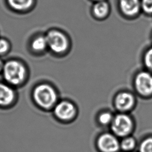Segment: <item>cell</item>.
Instances as JSON below:
<instances>
[{"label": "cell", "instance_id": "6da1fadb", "mask_svg": "<svg viewBox=\"0 0 152 152\" xmlns=\"http://www.w3.org/2000/svg\"><path fill=\"white\" fill-rule=\"evenodd\" d=\"M33 99L40 107L49 109L55 106L58 101V94L50 85L43 83L37 85L33 90Z\"/></svg>", "mask_w": 152, "mask_h": 152}, {"label": "cell", "instance_id": "7a4b0ae2", "mask_svg": "<svg viewBox=\"0 0 152 152\" xmlns=\"http://www.w3.org/2000/svg\"><path fill=\"white\" fill-rule=\"evenodd\" d=\"M132 86L135 94L141 98H151L152 72L144 68L138 70L134 75Z\"/></svg>", "mask_w": 152, "mask_h": 152}, {"label": "cell", "instance_id": "3957f363", "mask_svg": "<svg viewBox=\"0 0 152 152\" xmlns=\"http://www.w3.org/2000/svg\"><path fill=\"white\" fill-rule=\"evenodd\" d=\"M2 74L5 80L10 84L17 86L26 77V69L24 65L16 60H10L4 65Z\"/></svg>", "mask_w": 152, "mask_h": 152}, {"label": "cell", "instance_id": "277c9868", "mask_svg": "<svg viewBox=\"0 0 152 152\" xmlns=\"http://www.w3.org/2000/svg\"><path fill=\"white\" fill-rule=\"evenodd\" d=\"M48 47L55 53L62 55L68 52L70 48L68 37L62 31L56 29L49 30L45 35Z\"/></svg>", "mask_w": 152, "mask_h": 152}, {"label": "cell", "instance_id": "5b68a950", "mask_svg": "<svg viewBox=\"0 0 152 152\" xmlns=\"http://www.w3.org/2000/svg\"><path fill=\"white\" fill-rule=\"evenodd\" d=\"M135 94L132 91L122 90L118 91L113 96V105L118 112L128 113L134 109L137 104Z\"/></svg>", "mask_w": 152, "mask_h": 152}, {"label": "cell", "instance_id": "8992f818", "mask_svg": "<svg viewBox=\"0 0 152 152\" xmlns=\"http://www.w3.org/2000/svg\"><path fill=\"white\" fill-rule=\"evenodd\" d=\"M111 129L115 135L119 137L128 135L133 126V121L128 113L118 112L114 115L110 124Z\"/></svg>", "mask_w": 152, "mask_h": 152}, {"label": "cell", "instance_id": "52a82bcc", "mask_svg": "<svg viewBox=\"0 0 152 152\" xmlns=\"http://www.w3.org/2000/svg\"><path fill=\"white\" fill-rule=\"evenodd\" d=\"M53 107V112L55 116L62 121L72 120L77 112V108L75 104L72 102L67 100L57 102Z\"/></svg>", "mask_w": 152, "mask_h": 152}, {"label": "cell", "instance_id": "ba28073f", "mask_svg": "<svg viewBox=\"0 0 152 152\" xmlns=\"http://www.w3.org/2000/svg\"><path fill=\"white\" fill-rule=\"evenodd\" d=\"M118 9L123 17L134 20L141 12V0H118Z\"/></svg>", "mask_w": 152, "mask_h": 152}, {"label": "cell", "instance_id": "9c48e42d", "mask_svg": "<svg viewBox=\"0 0 152 152\" xmlns=\"http://www.w3.org/2000/svg\"><path fill=\"white\" fill-rule=\"evenodd\" d=\"M97 145L103 152H116L120 147V144L116 137L109 133L103 134L99 138Z\"/></svg>", "mask_w": 152, "mask_h": 152}, {"label": "cell", "instance_id": "30bf717a", "mask_svg": "<svg viewBox=\"0 0 152 152\" xmlns=\"http://www.w3.org/2000/svg\"><path fill=\"white\" fill-rule=\"evenodd\" d=\"M110 6L106 0L94 2L91 8L92 17L98 21L106 20L110 15Z\"/></svg>", "mask_w": 152, "mask_h": 152}, {"label": "cell", "instance_id": "8fae6325", "mask_svg": "<svg viewBox=\"0 0 152 152\" xmlns=\"http://www.w3.org/2000/svg\"><path fill=\"white\" fill-rule=\"evenodd\" d=\"M14 99L15 92L13 88L8 84L0 83V106H8Z\"/></svg>", "mask_w": 152, "mask_h": 152}, {"label": "cell", "instance_id": "7c38bea8", "mask_svg": "<svg viewBox=\"0 0 152 152\" xmlns=\"http://www.w3.org/2000/svg\"><path fill=\"white\" fill-rule=\"evenodd\" d=\"M7 1L11 8L20 11L29 9L34 2V0H7Z\"/></svg>", "mask_w": 152, "mask_h": 152}, {"label": "cell", "instance_id": "4fadbf2b", "mask_svg": "<svg viewBox=\"0 0 152 152\" xmlns=\"http://www.w3.org/2000/svg\"><path fill=\"white\" fill-rule=\"evenodd\" d=\"M31 48L36 52H42L48 48L47 40L45 36H38L31 42Z\"/></svg>", "mask_w": 152, "mask_h": 152}, {"label": "cell", "instance_id": "5bb4252c", "mask_svg": "<svg viewBox=\"0 0 152 152\" xmlns=\"http://www.w3.org/2000/svg\"><path fill=\"white\" fill-rule=\"evenodd\" d=\"M142 62L144 69L152 72V46L144 50L142 55Z\"/></svg>", "mask_w": 152, "mask_h": 152}, {"label": "cell", "instance_id": "9a60e30c", "mask_svg": "<svg viewBox=\"0 0 152 152\" xmlns=\"http://www.w3.org/2000/svg\"><path fill=\"white\" fill-rule=\"evenodd\" d=\"M114 115L109 110L101 111L97 116V121L100 124L102 125H110L112 123Z\"/></svg>", "mask_w": 152, "mask_h": 152}, {"label": "cell", "instance_id": "2e32d148", "mask_svg": "<svg viewBox=\"0 0 152 152\" xmlns=\"http://www.w3.org/2000/svg\"><path fill=\"white\" fill-rule=\"evenodd\" d=\"M135 140L132 137H126L120 144V147L124 151H130L135 146Z\"/></svg>", "mask_w": 152, "mask_h": 152}, {"label": "cell", "instance_id": "e0dca14e", "mask_svg": "<svg viewBox=\"0 0 152 152\" xmlns=\"http://www.w3.org/2000/svg\"><path fill=\"white\" fill-rule=\"evenodd\" d=\"M141 12L146 15H152V0H141Z\"/></svg>", "mask_w": 152, "mask_h": 152}, {"label": "cell", "instance_id": "ac0fdd59", "mask_svg": "<svg viewBox=\"0 0 152 152\" xmlns=\"http://www.w3.org/2000/svg\"><path fill=\"white\" fill-rule=\"evenodd\" d=\"M140 152H152V138H148L141 142Z\"/></svg>", "mask_w": 152, "mask_h": 152}, {"label": "cell", "instance_id": "d6986e66", "mask_svg": "<svg viewBox=\"0 0 152 152\" xmlns=\"http://www.w3.org/2000/svg\"><path fill=\"white\" fill-rule=\"evenodd\" d=\"M10 49V44L5 39H0V55L5 54Z\"/></svg>", "mask_w": 152, "mask_h": 152}, {"label": "cell", "instance_id": "ffe728a7", "mask_svg": "<svg viewBox=\"0 0 152 152\" xmlns=\"http://www.w3.org/2000/svg\"><path fill=\"white\" fill-rule=\"evenodd\" d=\"M4 64L3 63L2 61L0 59V72L1 71H2V69H3V67H4Z\"/></svg>", "mask_w": 152, "mask_h": 152}, {"label": "cell", "instance_id": "44dd1931", "mask_svg": "<svg viewBox=\"0 0 152 152\" xmlns=\"http://www.w3.org/2000/svg\"><path fill=\"white\" fill-rule=\"evenodd\" d=\"M91 1H94V2H97V1H102V0H91Z\"/></svg>", "mask_w": 152, "mask_h": 152}, {"label": "cell", "instance_id": "7402d4cb", "mask_svg": "<svg viewBox=\"0 0 152 152\" xmlns=\"http://www.w3.org/2000/svg\"><path fill=\"white\" fill-rule=\"evenodd\" d=\"M151 39H152V34H151Z\"/></svg>", "mask_w": 152, "mask_h": 152}]
</instances>
